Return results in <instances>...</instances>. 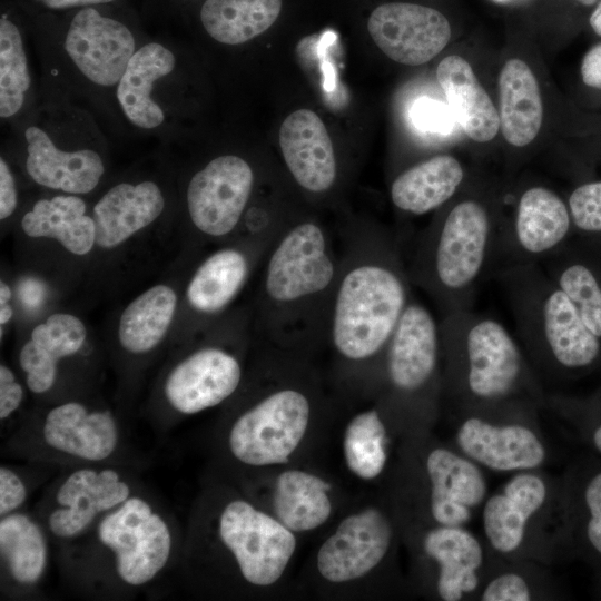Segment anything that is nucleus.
<instances>
[{
	"label": "nucleus",
	"mask_w": 601,
	"mask_h": 601,
	"mask_svg": "<svg viewBox=\"0 0 601 601\" xmlns=\"http://www.w3.org/2000/svg\"><path fill=\"white\" fill-rule=\"evenodd\" d=\"M256 329L268 345L308 354L326 343L341 254L306 219L280 227L263 259Z\"/></svg>",
	"instance_id": "f257e3e1"
},
{
	"label": "nucleus",
	"mask_w": 601,
	"mask_h": 601,
	"mask_svg": "<svg viewBox=\"0 0 601 601\" xmlns=\"http://www.w3.org/2000/svg\"><path fill=\"white\" fill-rule=\"evenodd\" d=\"M342 240L326 343L343 368L362 373L384 357L412 283L393 236L359 231Z\"/></svg>",
	"instance_id": "f03ea898"
},
{
	"label": "nucleus",
	"mask_w": 601,
	"mask_h": 601,
	"mask_svg": "<svg viewBox=\"0 0 601 601\" xmlns=\"http://www.w3.org/2000/svg\"><path fill=\"white\" fill-rule=\"evenodd\" d=\"M98 7L75 9L61 27L39 28L33 43L41 91L78 102L107 124L118 82L147 37Z\"/></svg>",
	"instance_id": "7ed1b4c3"
},
{
	"label": "nucleus",
	"mask_w": 601,
	"mask_h": 601,
	"mask_svg": "<svg viewBox=\"0 0 601 601\" xmlns=\"http://www.w3.org/2000/svg\"><path fill=\"white\" fill-rule=\"evenodd\" d=\"M4 134L2 148L39 188L88 196L106 178L110 145L100 120L68 98L40 91L33 109Z\"/></svg>",
	"instance_id": "20e7f679"
},
{
	"label": "nucleus",
	"mask_w": 601,
	"mask_h": 601,
	"mask_svg": "<svg viewBox=\"0 0 601 601\" xmlns=\"http://www.w3.org/2000/svg\"><path fill=\"white\" fill-rule=\"evenodd\" d=\"M185 48L149 39L131 57L111 101L107 125L117 134L168 144L183 137L190 111Z\"/></svg>",
	"instance_id": "39448f33"
},
{
	"label": "nucleus",
	"mask_w": 601,
	"mask_h": 601,
	"mask_svg": "<svg viewBox=\"0 0 601 601\" xmlns=\"http://www.w3.org/2000/svg\"><path fill=\"white\" fill-rule=\"evenodd\" d=\"M497 238L489 210L477 200H462L418 237L407 268L410 280L430 294L445 315L467 309Z\"/></svg>",
	"instance_id": "423d86ee"
},
{
	"label": "nucleus",
	"mask_w": 601,
	"mask_h": 601,
	"mask_svg": "<svg viewBox=\"0 0 601 601\" xmlns=\"http://www.w3.org/2000/svg\"><path fill=\"white\" fill-rule=\"evenodd\" d=\"M293 368L273 373L263 391L230 422L226 445L231 457L250 469L286 465L307 439L317 411V391L308 373Z\"/></svg>",
	"instance_id": "0eeeda50"
},
{
	"label": "nucleus",
	"mask_w": 601,
	"mask_h": 601,
	"mask_svg": "<svg viewBox=\"0 0 601 601\" xmlns=\"http://www.w3.org/2000/svg\"><path fill=\"white\" fill-rule=\"evenodd\" d=\"M516 328L543 345L566 368L590 365L600 342L583 323L575 304L532 263L515 264L502 273Z\"/></svg>",
	"instance_id": "6e6552de"
},
{
	"label": "nucleus",
	"mask_w": 601,
	"mask_h": 601,
	"mask_svg": "<svg viewBox=\"0 0 601 601\" xmlns=\"http://www.w3.org/2000/svg\"><path fill=\"white\" fill-rule=\"evenodd\" d=\"M209 525L216 554L247 588L276 585L297 550L294 532L242 495L224 499L214 510Z\"/></svg>",
	"instance_id": "1a4fd4ad"
},
{
	"label": "nucleus",
	"mask_w": 601,
	"mask_h": 601,
	"mask_svg": "<svg viewBox=\"0 0 601 601\" xmlns=\"http://www.w3.org/2000/svg\"><path fill=\"white\" fill-rule=\"evenodd\" d=\"M89 532L121 587L147 585L174 554L173 526L150 500L138 493L106 513Z\"/></svg>",
	"instance_id": "9d476101"
},
{
	"label": "nucleus",
	"mask_w": 601,
	"mask_h": 601,
	"mask_svg": "<svg viewBox=\"0 0 601 601\" xmlns=\"http://www.w3.org/2000/svg\"><path fill=\"white\" fill-rule=\"evenodd\" d=\"M175 165L168 149L159 151L110 183L90 208L96 245L112 249L164 217L175 199Z\"/></svg>",
	"instance_id": "9b49d317"
},
{
	"label": "nucleus",
	"mask_w": 601,
	"mask_h": 601,
	"mask_svg": "<svg viewBox=\"0 0 601 601\" xmlns=\"http://www.w3.org/2000/svg\"><path fill=\"white\" fill-rule=\"evenodd\" d=\"M254 185V168L244 157L217 155L189 174L181 204L198 233L211 239L225 238L240 225Z\"/></svg>",
	"instance_id": "f8f14e48"
},
{
	"label": "nucleus",
	"mask_w": 601,
	"mask_h": 601,
	"mask_svg": "<svg viewBox=\"0 0 601 601\" xmlns=\"http://www.w3.org/2000/svg\"><path fill=\"white\" fill-rule=\"evenodd\" d=\"M393 526L380 508L366 505L343 516L315 554L318 578L343 587L372 574L388 553Z\"/></svg>",
	"instance_id": "ddd939ff"
},
{
	"label": "nucleus",
	"mask_w": 601,
	"mask_h": 601,
	"mask_svg": "<svg viewBox=\"0 0 601 601\" xmlns=\"http://www.w3.org/2000/svg\"><path fill=\"white\" fill-rule=\"evenodd\" d=\"M441 325L462 341L466 382L473 395L496 398L514 387L523 370V358L503 324L464 309L446 314Z\"/></svg>",
	"instance_id": "4468645a"
},
{
	"label": "nucleus",
	"mask_w": 601,
	"mask_h": 601,
	"mask_svg": "<svg viewBox=\"0 0 601 601\" xmlns=\"http://www.w3.org/2000/svg\"><path fill=\"white\" fill-rule=\"evenodd\" d=\"M135 492L129 480L111 466L85 465L60 480L43 512L46 529L59 541L88 534L109 511Z\"/></svg>",
	"instance_id": "2eb2a0df"
},
{
	"label": "nucleus",
	"mask_w": 601,
	"mask_h": 601,
	"mask_svg": "<svg viewBox=\"0 0 601 601\" xmlns=\"http://www.w3.org/2000/svg\"><path fill=\"white\" fill-rule=\"evenodd\" d=\"M243 376V364L235 352L218 344L204 345L169 371L164 395L176 413L195 415L230 398Z\"/></svg>",
	"instance_id": "dca6fc26"
},
{
	"label": "nucleus",
	"mask_w": 601,
	"mask_h": 601,
	"mask_svg": "<svg viewBox=\"0 0 601 601\" xmlns=\"http://www.w3.org/2000/svg\"><path fill=\"white\" fill-rule=\"evenodd\" d=\"M368 32L375 45L392 60L418 66L447 45L451 26L437 10L405 2L378 6L370 16Z\"/></svg>",
	"instance_id": "f3484780"
},
{
	"label": "nucleus",
	"mask_w": 601,
	"mask_h": 601,
	"mask_svg": "<svg viewBox=\"0 0 601 601\" xmlns=\"http://www.w3.org/2000/svg\"><path fill=\"white\" fill-rule=\"evenodd\" d=\"M40 436L42 443L56 453L78 462L99 464L117 452L120 427L109 410L68 401L46 413Z\"/></svg>",
	"instance_id": "a211bd4d"
},
{
	"label": "nucleus",
	"mask_w": 601,
	"mask_h": 601,
	"mask_svg": "<svg viewBox=\"0 0 601 601\" xmlns=\"http://www.w3.org/2000/svg\"><path fill=\"white\" fill-rule=\"evenodd\" d=\"M440 325L423 304L411 298L384 353L388 384L402 393L422 390L435 374Z\"/></svg>",
	"instance_id": "6ab92c4d"
},
{
	"label": "nucleus",
	"mask_w": 601,
	"mask_h": 601,
	"mask_svg": "<svg viewBox=\"0 0 601 601\" xmlns=\"http://www.w3.org/2000/svg\"><path fill=\"white\" fill-rule=\"evenodd\" d=\"M279 145L290 175L303 189L322 194L334 186L337 165L333 144L314 111L292 112L280 126Z\"/></svg>",
	"instance_id": "aec40b11"
},
{
	"label": "nucleus",
	"mask_w": 601,
	"mask_h": 601,
	"mask_svg": "<svg viewBox=\"0 0 601 601\" xmlns=\"http://www.w3.org/2000/svg\"><path fill=\"white\" fill-rule=\"evenodd\" d=\"M267 496L266 510L296 535L319 530L336 510L333 484L317 472L300 467L276 473Z\"/></svg>",
	"instance_id": "412c9836"
},
{
	"label": "nucleus",
	"mask_w": 601,
	"mask_h": 601,
	"mask_svg": "<svg viewBox=\"0 0 601 601\" xmlns=\"http://www.w3.org/2000/svg\"><path fill=\"white\" fill-rule=\"evenodd\" d=\"M38 61L35 47L29 48L23 28L8 12L0 17V120L7 131L37 105L40 76L33 62Z\"/></svg>",
	"instance_id": "4be33fe9"
},
{
	"label": "nucleus",
	"mask_w": 601,
	"mask_h": 601,
	"mask_svg": "<svg viewBox=\"0 0 601 601\" xmlns=\"http://www.w3.org/2000/svg\"><path fill=\"white\" fill-rule=\"evenodd\" d=\"M431 484L430 505L440 525L460 526L471 516V509L482 502L486 483L470 461L446 449H434L426 459Z\"/></svg>",
	"instance_id": "5701e85b"
},
{
	"label": "nucleus",
	"mask_w": 601,
	"mask_h": 601,
	"mask_svg": "<svg viewBox=\"0 0 601 601\" xmlns=\"http://www.w3.org/2000/svg\"><path fill=\"white\" fill-rule=\"evenodd\" d=\"M83 195L52 191L29 204L20 218L32 238H52L73 255L85 256L96 245V224Z\"/></svg>",
	"instance_id": "b1692460"
},
{
	"label": "nucleus",
	"mask_w": 601,
	"mask_h": 601,
	"mask_svg": "<svg viewBox=\"0 0 601 601\" xmlns=\"http://www.w3.org/2000/svg\"><path fill=\"white\" fill-rule=\"evenodd\" d=\"M86 338L85 324L71 314L55 313L37 325L19 353V365L29 391L49 392L56 383L59 362L76 355Z\"/></svg>",
	"instance_id": "393cba45"
},
{
	"label": "nucleus",
	"mask_w": 601,
	"mask_h": 601,
	"mask_svg": "<svg viewBox=\"0 0 601 601\" xmlns=\"http://www.w3.org/2000/svg\"><path fill=\"white\" fill-rule=\"evenodd\" d=\"M457 443L470 457L497 471L533 469L545 455L543 445L529 428L494 426L476 417L462 424Z\"/></svg>",
	"instance_id": "a878e982"
},
{
	"label": "nucleus",
	"mask_w": 601,
	"mask_h": 601,
	"mask_svg": "<svg viewBox=\"0 0 601 601\" xmlns=\"http://www.w3.org/2000/svg\"><path fill=\"white\" fill-rule=\"evenodd\" d=\"M571 215L551 189L534 186L522 193L509 243L524 258L550 256L566 238Z\"/></svg>",
	"instance_id": "bb28decb"
},
{
	"label": "nucleus",
	"mask_w": 601,
	"mask_h": 601,
	"mask_svg": "<svg viewBox=\"0 0 601 601\" xmlns=\"http://www.w3.org/2000/svg\"><path fill=\"white\" fill-rule=\"evenodd\" d=\"M238 246L219 248L207 256L194 272L186 289L189 306L201 315L224 311L245 286L257 259Z\"/></svg>",
	"instance_id": "cd10ccee"
},
{
	"label": "nucleus",
	"mask_w": 601,
	"mask_h": 601,
	"mask_svg": "<svg viewBox=\"0 0 601 601\" xmlns=\"http://www.w3.org/2000/svg\"><path fill=\"white\" fill-rule=\"evenodd\" d=\"M436 77L464 132L477 142L492 140L500 129V116L470 63L449 56L439 63Z\"/></svg>",
	"instance_id": "c85d7f7f"
},
{
	"label": "nucleus",
	"mask_w": 601,
	"mask_h": 601,
	"mask_svg": "<svg viewBox=\"0 0 601 601\" xmlns=\"http://www.w3.org/2000/svg\"><path fill=\"white\" fill-rule=\"evenodd\" d=\"M545 495V485L539 476L521 473L506 484L502 494L486 502L483 511L484 531L497 551L518 549L528 520L543 504Z\"/></svg>",
	"instance_id": "c756f323"
},
{
	"label": "nucleus",
	"mask_w": 601,
	"mask_h": 601,
	"mask_svg": "<svg viewBox=\"0 0 601 601\" xmlns=\"http://www.w3.org/2000/svg\"><path fill=\"white\" fill-rule=\"evenodd\" d=\"M423 549L439 564L436 587L442 600L457 601L475 590L482 549L470 532L461 526L440 525L425 534Z\"/></svg>",
	"instance_id": "7c9ffc66"
},
{
	"label": "nucleus",
	"mask_w": 601,
	"mask_h": 601,
	"mask_svg": "<svg viewBox=\"0 0 601 601\" xmlns=\"http://www.w3.org/2000/svg\"><path fill=\"white\" fill-rule=\"evenodd\" d=\"M500 128L512 146L524 147L539 134L543 106L539 83L521 59L505 62L499 78Z\"/></svg>",
	"instance_id": "2f4dec72"
},
{
	"label": "nucleus",
	"mask_w": 601,
	"mask_h": 601,
	"mask_svg": "<svg viewBox=\"0 0 601 601\" xmlns=\"http://www.w3.org/2000/svg\"><path fill=\"white\" fill-rule=\"evenodd\" d=\"M463 178L464 170L456 158L439 155L398 175L391 186V199L405 213L424 215L451 199Z\"/></svg>",
	"instance_id": "473e14b6"
},
{
	"label": "nucleus",
	"mask_w": 601,
	"mask_h": 601,
	"mask_svg": "<svg viewBox=\"0 0 601 601\" xmlns=\"http://www.w3.org/2000/svg\"><path fill=\"white\" fill-rule=\"evenodd\" d=\"M1 568L10 581L20 588H31L42 579L49 559L45 530L21 511L1 516Z\"/></svg>",
	"instance_id": "72a5a7b5"
},
{
	"label": "nucleus",
	"mask_w": 601,
	"mask_h": 601,
	"mask_svg": "<svg viewBox=\"0 0 601 601\" xmlns=\"http://www.w3.org/2000/svg\"><path fill=\"white\" fill-rule=\"evenodd\" d=\"M282 0H205L199 20L206 35L219 45H244L276 21Z\"/></svg>",
	"instance_id": "f704fd0d"
},
{
	"label": "nucleus",
	"mask_w": 601,
	"mask_h": 601,
	"mask_svg": "<svg viewBox=\"0 0 601 601\" xmlns=\"http://www.w3.org/2000/svg\"><path fill=\"white\" fill-rule=\"evenodd\" d=\"M177 294L158 284L142 292L122 311L118 324L121 347L131 354H146L165 338L177 308Z\"/></svg>",
	"instance_id": "c9c22d12"
},
{
	"label": "nucleus",
	"mask_w": 601,
	"mask_h": 601,
	"mask_svg": "<svg viewBox=\"0 0 601 601\" xmlns=\"http://www.w3.org/2000/svg\"><path fill=\"white\" fill-rule=\"evenodd\" d=\"M388 435L378 410L354 413L342 434V457L346 471L356 480H376L387 463Z\"/></svg>",
	"instance_id": "e433bc0d"
},
{
	"label": "nucleus",
	"mask_w": 601,
	"mask_h": 601,
	"mask_svg": "<svg viewBox=\"0 0 601 601\" xmlns=\"http://www.w3.org/2000/svg\"><path fill=\"white\" fill-rule=\"evenodd\" d=\"M548 275L575 304L585 326L601 337V288L593 272L584 264L570 263L548 267Z\"/></svg>",
	"instance_id": "4c0bfd02"
},
{
	"label": "nucleus",
	"mask_w": 601,
	"mask_h": 601,
	"mask_svg": "<svg viewBox=\"0 0 601 601\" xmlns=\"http://www.w3.org/2000/svg\"><path fill=\"white\" fill-rule=\"evenodd\" d=\"M572 223L584 231H601V181L575 188L569 197Z\"/></svg>",
	"instance_id": "58836bf2"
},
{
	"label": "nucleus",
	"mask_w": 601,
	"mask_h": 601,
	"mask_svg": "<svg viewBox=\"0 0 601 601\" xmlns=\"http://www.w3.org/2000/svg\"><path fill=\"white\" fill-rule=\"evenodd\" d=\"M410 116L413 125L427 134L446 136L455 128L456 119L450 106L430 97L415 100Z\"/></svg>",
	"instance_id": "ea45409f"
},
{
	"label": "nucleus",
	"mask_w": 601,
	"mask_h": 601,
	"mask_svg": "<svg viewBox=\"0 0 601 601\" xmlns=\"http://www.w3.org/2000/svg\"><path fill=\"white\" fill-rule=\"evenodd\" d=\"M16 162L10 154L1 148L0 156V220L9 219L19 205V188L16 176Z\"/></svg>",
	"instance_id": "a19ab883"
},
{
	"label": "nucleus",
	"mask_w": 601,
	"mask_h": 601,
	"mask_svg": "<svg viewBox=\"0 0 601 601\" xmlns=\"http://www.w3.org/2000/svg\"><path fill=\"white\" fill-rule=\"evenodd\" d=\"M28 499L23 479L7 465L0 467V516L20 511Z\"/></svg>",
	"instance_id": "79ce46f5"
},
{
	"label": "nucleus",
	"mask_w": 601,
	"mask_h": 601,
	"mask_svg": "<svg viewBox=\"0 0 601 601\" xmlns=\"http://www.w3.org/2000/svg\"><path fill=\"white\" fill-rule=\"evenodd\" d=\"M530 599L531 594L526 582L514 573L495 578L482 594L484 601H528Z\"/></svg>",
	"instance_id": "37998d69"
},
{
	"label": "nucleus",
	"mask_w": 601,
	"mask_h": 601,
	"mask_svg": "<svg viewBox=\"0 0 601 601\" xmlns=\"http://www.w3.org/2000/svg\"><path fill=\"white\" fill-rule=\"evenodd\" d=\"M584 499L590 514L587 526L588 539L601 554V472L587 485Z\"/></svg>",
	"instance_id": "c03bdc74"
},
{
	"label": "nucleus",
	"mask_w": 601,
	"mask_h": 601,
	"mask_svg": "<svg viewBox=\"0 0 601 601\" xmlns=\"http://www.w3.org/2000/svg\"><path fill=\"white\" fill-rule=\"evenodd\" d=\"M23 387L13 371L6 364L0 365V418L8 420L23 401Z\"/></svg>",
	"instance_id": "a18cd8bd"
},
{
	"label": "nucleus",
	"mask_w": 601,
	"mask_h": 601,
	"mask_svg": "<svg viewBox=\"0 0 601 601\" xmlns=\"http://www.w3.org/2000/svg\"><path fill=\"white\" fill-rule=\"evenodd\" d=\"M581 76L587 86L601 90V42L585 53L581 63Z\"/></svg>",
	"instance_id": "49530a36"
},
{
	"label": "nucleus",
	"mask_w": 601,
	"mask_h": 601,
	"mask_svg": "<svg viewBox=\"0 0 601 601\" xmlns=\"http://www.w3.org/2000/svg\"><path fill=\"white\" fill-rule=\"evenodd\" d=\"M39 8L49 11H68L86 7L106 6L116 0H31Z\"/></svg>",
	"instance_id": "de8ad7c7"
},
{
	"label": "nucleus",
	"mask_w": 601,
	"mask_h": 601,
	"mask_svg": "<svg viewBox=\"0 0 601 601\" xmlns=\"http://www.w3.org/2000/svg\"><path fill=\"white\" fill-rule=\"evenodd\" d=\"M12 297V292L9 285L4 282L0 283V324L6 325L12 317V307L9 304Z\"/></svg>",
	"instance_id": "09e8293b"
},
{
	"label": "nucleus",
	"mask_w": 601,
	"mask_h": 601,
	"mask_svg": "<svg viewBox=\"0 0 601 601\" xmlns=\"http://www.w3.org/2000/svg\"><path fill=\"white\" fill-rule=\"evenodd\" d=\"M590 26L592 27L593 31L601 37V2L590 17Z\"/></svg>",
	"instance_id": "8fccbe9b"
},
{
	"label": "nucleus",
	"mask_w": 601,
	"mask_h": 601,
	"mask_svg": "<svg viewBox=\"0 0 601 601\" xmlns=\"http://www.w3.org/2000/svg\"><path fill=\"white\" fill-rule=\"evenodd\" d=\"M593 444L595 449L601 453V425L593 433Z\"/></svg>",
	"instance_id": "3c124183"
},
{
	"label": "nucleus",
	"mask_w": 601,
	"mask_h": 601,
	"mask_svg": "<svg viewBox=\"0 0 601 601\" xmlns=\"http://www.w3.org/2000/svg\"><path fill=\"white\" fill-rule=\"evenodd\" d=\"M579 2H581L582 4L584 6H591L597 0H577Z\"/></svg>",
	"instance_id": "603ef678"
}]
</instances>
